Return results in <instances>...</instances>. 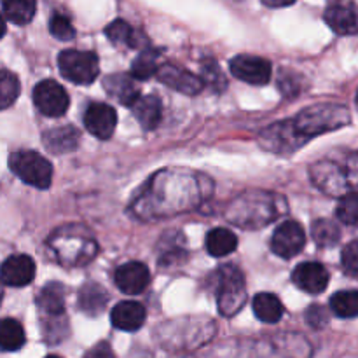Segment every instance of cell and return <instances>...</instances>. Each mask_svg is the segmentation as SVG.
<instances>
[{
    "mask_svg": "<svg viewBox=\"0 0 358 358\" xmlns=\"http://www.w3.org/2000/svg\"><path fill=\"white\" fill-rule=\"evenodd\" d=\"M3 16L14 24H27L34 20L37 6L31 0H9L2 3Z\"/></svg>",
    "mask_w": 358,
    "mask_h": 358,
    "instance_id": "f546056e",
    "label": "cell"
},
{
    "mask_svg": "<svg viewBox=\"0 0 358 358\" xmlns=\"http://www.w3.org/2000/svg\"><path fill=\"white\" fill-rule=\"evenodd\" d=\"M341 262L346 275H348L350 278H357L358 276V241L357 240L350 241V243L346 245L341 255Z\"/></svg>",
    "mask_w": 358,
    "mask_h": 358,
    "instance_id": "d590c367",
    "label": "cell"
},
{
    "mask_svg": "<svg viewBox=\"0 0 358 358\" xmlns=\"http://www.w3.org/2000/svg\"><path fill=\"white\" fill-rule=\"evenodd\" d=\"M338 219L341 220L345 226H357L358 220V198L355 192H350V194L343 196V199L339 201L338 210Z\"/></svg>",
    "mask_w": 358,
    "mask_h": 358,
    "instance_id": "836d02e7",
    "label": "cell"
},
{
    "mask_svg": "<svg viewBox=\"0 0 358 358\" xmlns=\"http://www.w3.org/2000/svg\"><path fill=\"white\" fill-rule=\"evenodd\" d=\"M9 168L20 180L31 187H51L52 164L34 150H17V152L10 154Z\"/></svg>",
    "mask_w": 358,
    "mask_h": 358,
    "instance_id": "5b68a950",
    "label": "cell"
},
{
    "mask_svg": "<svg viewBox=\"0 0 358 358\" xmlns=\"http://www.w3.org/2000/svg\"><path fill=\"white\" fill-rule=\"evenodd\" d=\"M306 142L308 140L301 136L297 129L294 128L292 121L275 122L269 128H266L259 136V143L262 145V149L280 154V156H290Z\"/></svg>",
    "mask_w": 358,
    "mask_h": 358,
    "instance_id": "ba28073f",
    "label": "cell"
},
{
    "mask_svg": "<svg viewBox=\"0 0 358 358\" xmlns=\"http://www.w3.org/2000/svg\"><path fill=\"white\" fill-rule=\"evenodd\" d=\"M238 247V238L229 229L217 227L206 234V250L212 257H226Z\"/></svg>",
    "mask_w": 358,
    "mask_h": 358,
    "instance_id": "484cf974",
    "label": "cell"
},
{
    "mask_svg": "<svg viewBox=\"0 0 358 358\" xmlns=\"http://www.w3.org/2000/svg\"><path fill=\"white\" fill-rule=\"evenodd\" d=\"M352 115L348 108L338 103H317L299 112L296 119H292L294 128L301 136L311 138V136L322 135V133L334 131L350 124Z\"/></svg>",
    "mask_w": 358,
    "mask_h": 358,
    "instance_id": "3957f363",
    "label": "cell"
},
{
    "mask_svg": "<svg viewBox=\"0 0 358 358\" xmlns=\"http://www.w3.org/2000/svg\"><path fill=\"white\" fill-rule=\"evenodd\" d=\"M231 73L252 86H264L271 79V63L261 56L238 55L229 63Z\"/></svg>",
    "mask_w": 358,
    "mask_h": 358,
    "instance_id": "30bf717a",
    "label": "cell"
},
{
    "mask_svg": "<svg viewBox=\"0 0 358 358\" xmlns=\"http://www.w3.org/2000/svg\"><path fill=\"white\" fill-rule=\"evenodd\" d=\"M315 185L332 196H346L355 192V164L343 170L341 164L331 159L320 161L311 168Z\"/></svg>",
    "mask_w": 358,
    "mask_h": 358,
    "instance_id": "8992f818",
    "label": "cell"
},
{
    "mask_svg": "<svg viewBox=\"0 0 358 358\" xmlns=\"http://www.w3.org/2000/svg\"><path fill=\"white\" fill-rule=\"evenodd\" d=\"M20 79L9 70H0V110L9 108L20 96Z\"/></svg>",
    "mask_w": 358,
    "mask_h": 358,
    "instance_id": "1f68e13d",
    "label": "cell"
},
{
    "mask_svg": "<svg viewBox=\"0 0 358 358\" xmlns=\"http://www.w3.org/2000/svg\"><path fill=\"white\" fill-rule=\"evenodd\" d=\"M103 87L108 96H112L121 105H126V107H133L140 98V87L126 73H110V76H107L103 80Z\"/></svg>",
    "mask_w": 358,
    "mask_h": 358,
    "instance_id": "ac0fdd59",
    "label": "cell"
},
{
    "mask_svg": "<svg viewBox=\"0 0 358 358\" xmlns=\"http://www.w3.org/2000/svg\"><path fill=\"white\" fill-rule=\"evenodd\" d=\"M108 296L107 290L103 289L98 283H86L83 285V289L79 290V299H77V306L83 313L90 315V317H96V315L103 313V310L107 308Z\"/></svg>",
    "mask_w": 358,
    "mask_h": 358,
    "instance_id": "603a6c76",
    "label": "cell"
},
{
    "mask_svg": "<svg viewBox=\"0 0 358 358\" xmlns=\"http://www.w3.org/2000/svg\"><path fill=\"white\" fill-rule=\"evenodd\" d=\"M105 35L110 38L112 44L115 45H128V48H149V41L142 37L136 30H133L131 24L126 23L124 20H115L105 28Z\"/></svg>",
    "mask_w": 358,
    "mask_h": 358,
    "instance_id": "cb8c5ba5",
    "label": "cell"
},
{
    "mask_svg": "<svg viewBox=\"0 0 358 358\" xmlns=\"http://www.w3.org/2000/svg\"><path fill=\"white\" fill-rule=\"evenodd\" d=\"M217 308L224 317H233L247 303V285L243 273L233 264H226L213 273Z\"/></svg>",
    "mask_w": 358,
    "mask_h": 358,
    "instance_id": "277c9868",
    "label": "cell"
},
{
    "mask_svg": "<svg viewBox=\"0 0 358 358\" xmlns=\"http://www.w3.org/2000/svg\"><path fill=\"white\" fill-rule=\"evenodd\" d=\"M45 358H62V357H58V355H49V357H45Z\"/></svg>",
    "mask_w": 358,
    "mask_h": 358,
    "instance_id": "60d3db41",
    "label": "cell"
},
{
    "mask_svg": "<svg viewBox=\"0 0 358 358\" xmlns=\"http://www.w3.org/2000/svg\"><path fill=\"white\" fill-rule=\"evenodd\" d=\"M58 66L66 80L80 86L91 84L100 73L98 56L91 51H77V49L62 51L58 56Z\"/></svg>",
    "mask_w": 358,
    "mask_h": 358,
    "instance_id": "52a82bcc",
    "label": "cell"
},
{
    "mask_svg": "<svg viewBox=\"0 0 358 358\" xmlns=\"http://www.w3.org/2000/svg\"><path fill=\"white\" fill-rule=\"evenodd\" d=\"M0 301H2V289H0Z\"/></svg>",
    "mask_w": 358,
    "mask_h": 358,
    "instance_id": "b9f144b4",
    "label": "cell"
},
{
    "mask_svg": "<svg viewBox=\"0 0 358 358\" xmlns=\"http://www.w3.org/2000/svg\"><path fill=\"white\" fill-rule=\"evenodd\" d=\"M294 2H266L264 0V6H268V7H273V9H275V7H289V6H292Z\"/></svg>",
    "mask_w": 358,
    "mask_h": 358,
    "instance_id": "f35d334b",
    "label": "cell"
},
{
    "mask_svg": "<svg viewBox=\"0 0 358 358\" xmlns=\"http://www.w3.org/2000/svg\"><path fill=\"white\" fill-rule=\"evenodd\" d=\"M49 31L52 37L59 38V41H72L76 37V28H73L72 21L66 14L55 13L49 21Z\"/></svg>",
    "mask_w": 358,
    "mask_h": 358,
    "instance_id": "d6a6232c",
    "label": "cell"
},
{
    "mask_svg": "<svg viewBox=\"0 0 358 358\" xmlns=\"http://www.w3.org/2000/svg\"><path fill=\"white\" fill-rule=\"evenodd\" d=\"M203 86H210L213 91H222L226 87V79H224L220 66L215 62H203Z\"/></svg>",
    "mask_w": 358,
    "mask_h": 358,
    "instance_id": "e575fe53",
    "label": "cell"
},
{
    "mask_svg": "<svg viewBox=\"0 0 358 358\" xmlns=\"http://www.w3.org/2000/svg\"><path fill=\"white\" fill-rule=\"evenodd\" d=\"M145 317L147 313L143 304L135 303V301H122V303L115 304L110 313L112 325L124 332L138 331L145 322Z\"/></svg>",
    "mask_w": 358,
    "mask_h": 358,
    "instance_id": "e0dca14e",
    "label": "cell"
},
{
    "mask_svg": "<svg viewBox=\"0 0 358 358\" xmlns=\"http://www.w3.org/2000/svg\"><path fill=\"white\" fill-rule=\"evenodd\" d=\"M331 311L339 318H355L358 315L357 290H339L329 301Z\"/></svg>",
    "mask_w": 358,
    "mask_h": 358,
    "instance_id": "f1b7e54d",
    "label": "cell"
},
{
    "mask_svg": "<svg viewBox=\"0 0 358 358\" xmlns=\"http://www.w3.org/2000/svg\"><path fill=\"white\" fill-rule=\"evenodd\" d=\"M311 236H313L315 243L322 248L336 247L341 240V229L338 224H334L329 219L315 220L311 226Z\"/></svg>",
    "mask_w": 358,
    "mask_h": 358,
    "instance_id": "83f0119b",
    "label": "cell"
},
{
    "mask_svg": "<svg viewBox=\"0 0 358 358\" xmlns=\"http://www.w3.org/2000/svg\"><path fill=\"white\" fill-rule=\"evenodd\" d=\"M84 126L98 140H108L117 126V114L107 103H91L84 114Z\"/></svg>",
    "mask_w": 358,
    "mask_h": 358,
    "instance_id": "4fadbf2b",
    "label": "cell"
},
{
    "mask_svg": "<svg viewBox=\"0 0 358 358\" xmlns=\"http://www.w3.org/2000/svg\"><path fill=\"white\" fill-rule=\"evenodd\" d=\"M48 243L56 261L66 268L87 264L91 259H94L98 250L93 234L79 224H66V226L58 227L49 236Z\"/></svg>",
    "mask_w": 358,
    "mask_h": 358,
    "instance_id": "6da1fadb",
    "label": "cell"
},
{
    "mask_svg": "<svg viewBox=\"0 0 358 358\" xmlns=\"http://www.w3.org/2000/svg\"><path fill=\"white\" fill-rule=\"evenodd\" d=\"M80 135L73 126H59V128L49 129L42 135V143H44L45 150L62 156V154H69L79 147Z\"/></svg>",
    "mask_w": 358,
    "mask_h": 358,
    "instance_id": "d6986e66",
    "label": "cell"
},
{
    "mask_svg": "<svg viewBox=\"0 0 358 358\" xmlns=\"http://www.w3.org/2000/svg\"><path fill=\"white\" fill-rule=\"evenodd\" d=\"M306 245V234L296 220H287L280 224L271 238V250L282 259H292L303 252Z\"/></svg>",
    "mask_w": 358,
    "mask_h": 358,
    "instance_id": "8fae6325",
    "label": "cell"
},
{
    "mask_svg": "<svg viewBox=\"0 0 358 358\" xmlns=\"http://www.w3.org/2000/svg\"><path fill=\"white\" fill-rule=\"evenodd\" d=\"M306 320L313 329H324L329 324V311L320 304H311L306 311Z\"/></svg>",
    "mask_w": 358,
    "mask_h": 358,
    "instance_id": "8d00e7d4",
    "label": "cell"
},
{
    "mask_svg": "<svg viewBox=\"0 0 358 358\" xmlns=\"http://www.w3.org/2000/svg\"><path fill=\"white\" fill-rule=\"evenodd\" d=\"M157 79L163 84H166L171 90L178 91L182 94H189V96H194V94L201 93L203 91V80L201 77H198L196 73L187 72L185 69H180L177 65H171V63H166V65H161L157 69Z\"/></svg>",
    "mask_w": 358,
    "mask_h": 358,
    "instance_id": "7c38bea8",
    "label": "cell"
},
{
    "mask_svg": "<svg viewBox=\"0 0 358 358\" xmlns=\"http://www.w3.org/2000/svg\"><path fill=\"white\" fill-rule=\"evenodd\" d=\"M27 343L24 329L14 318H2L0 320V350L2 352H17Z\"/></svg>",
    "mask_w": 358,
    "mask_h": 358,
    "instance_id": "4316f807",
    "label": "cell"
},
{
    "mask_svg": "<svg viewBox=\"0 0 358 358\" xmlns=\"http://www.w3.org/2000/svg\"><path fill=\"white\" fill-rule=\"evenodd\" d=\"M133 115L140 122L143 129H156L159 126L161 117H163V103L156 94L149 96H140L136 103L133 105Z\"/></svg>",
    "mask_w": 358,
    "mask_h": 358,
    "instance_id": "44dd1931",
    "label": "cell"
},
{
    "mask_svg": "<svg viewBox=\"0 0 358 358\" xmlns=\"http://www.w3.org/2000/svg\"><path fill=\"white\" fill-rule=\"evenodd\" d=\"M35 278V262L28 255L16 254L0 266V282L9 287H27Z\"/></svg>",
    "mask_w": 358,
    "mask_h": 358,
    "instance_id": "5bb4252c",
    "label": "cell"
},
{
    "mask_svg": "<svg viewBox=\"0 0 358 358\" xmlns=\"http://www.w3.org/2000/svg\"><path fill=\"white\" fill-rule=\"evenodd\" d=\"M324 20L338 35L357 34V14L352 6L345 3H332L325 9Z\"/></svg>",
    "mask_w": 358,
    "mask_h": 358,
    "instance_id": "ffe728a7",
    "label": "cell"
},
{
    "mask_svg": "<svg viewBox=\"0 0 358 358\" xmlns=\"http://www.w3.org/2000/svg\"><path fill=\"white\" fill-rule=\"evenodd\" d=\"M6 35V20H3V16L0 14V38Z\"/></svg>",
    "mask_w": 358,
    "mask_h": 358,
    "instance_id": "ab89813d",
    "label": "cell"
},
{
    "mask_svg": "<svg viewBox=\"0 0 358 358\" xmlns=\"http://www.w3.org/2000/svg\"><path fill=\"white\" fill-rule=\"evenodd\" d=\"M278 201L282 199L269 192H245L236 201L231 203L226 217L236 226L257 229V227L268 226L271 220L282 215L283 210H280Z\"/></svg>",
    "mask_w": 358,
    "mask_h": 358,
    "instance_id": "7a4b0ae2",
    "label": "cell"
},
{
    "mask_svg": "<svg viewBox=\"0 0 358 358\" xmlns=\"http://www.w3.org/2000/svg\"><path fill=\"white\" fill-rule=\"evenodd\" d=\"M292 282L297 289L310 296L322 294L329 285V271L320 262H303L292 273Z\"/></svg>",
    "mask_w": 358,
    "mask_h": 358,
    "instance_id": "9a60e30c",
    "label": "cell"
},
{
    "mask_svg": "<svg viewBox=\"0 0 358 358\" xmlns=\"http://www.w3.org/2000/svg\"><path fill=\"white\" fill-rule=\"evenodd\" d=\"M254 313L264 324H278L283 317V304L275 294H257L254 297Z\"/></svg>",
    "mask_w": 358,
    "mask_h": 358,
    "instance_id": "d4e9b609",
    "label": "cell"
},
{
    "mask_svg": "<svg viewBox=\"0 0 358 358\" xmlns=\"http://www.w3.org/2000/svg\"><path fill=\"white\" fill-rule=\"evenodd\" d=\"M34 103L41 114L48 115V117H62L69 110L70 98L62 84L45 79L35 86Z\"/></svg>",
    "mask_w": 358,
    "mask_h": 358,
    "instance_id": "9c48e42d",
    "label": "cell"
},
{
    "mask_svg": "<svg viewBox=\"0 0 358 358\" xmlns=\"http://www.w3.org/2000/svg\"><path fill=\"white\" fill-rule=\"evenodd\" d=\"M157 69H159V65H157V52L145 49L131 63V76L129 77L133 80H147L149 77L156 76Z\"/></svg>",
    "mask_w": 358,
    "mask_h": 358,
    "instance_id": "4dcf8cb0",
    "label": "cell"
},
{
    "mask_svg": "<svg viewBox=\"0 0 358 358\" xmlns=\"http://www.w3.org/2000/svg\"><path fill=\"white\" fill-rule=\"evenodd\" d=\"M37 306L49 318H58L65 315V287L58 282L48 283L37 297Z\"/></svg>",
    "mask_w": 358,
    "mask_h": 358,
    "instance_id": "7402d4cb",
    "label": "cell"
},
{
    "mask_svg": "<svg viewBox=\"0 0 358 358\" xmlns=\"http://www.w3.org/2000/svg\"><path fill=\"white\" fill-rule=\"evenodd\" d=\"M84 358H115V355L112 352L110 345H107V343H98L93 348L87 350Z\"/></svg>",
    "mask_w": 358,
    "mask_h": 358,
    "instance_id": "74e56055",
    "label": "cell"
},
{
    "mask_svg": "<svg viewBox=\"0 0 358 358\" xmlns=\"http://www.w3.org/2000/svg\"><path fill=\"white\" fill-rule=\"evenodd\" d=\"M150 283V271L142 262H126L115 271V285L128 296L142 294Z\"/></svg>",
    "mask_w": 358,
    "mask_h": 358,
    "instance_id": "2e32d148",
    "label": "cell"
}]
</instances>
